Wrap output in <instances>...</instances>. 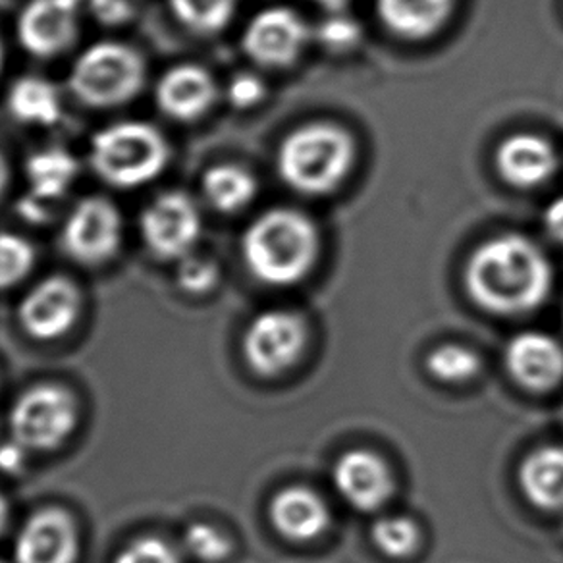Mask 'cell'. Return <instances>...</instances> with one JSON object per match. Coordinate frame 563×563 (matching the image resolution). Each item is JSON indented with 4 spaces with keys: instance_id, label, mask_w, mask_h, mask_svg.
Returning <instances> with one entry per match:
<instances>
[{
    "instance_id": "1",
    "label": "cell",
    "mask_w": 563,
    "mask_h": 563,
    "mask_svg": "<svg viewBox=\"0 0 563 563\" xmlns=\"http://www.w3.org/2000/svg\"><path fill=\"white\" fill-rule=\"evenodd\" d=\"M465 288L488 313L514 317L539 309L552 288V266L521 235L494 238L475 250L465 266Z\"/></svg>"
},
{
    "instance_id": "2",
    "label": "cell",
    "mask_w": 563,
    "mask_h": 563,
    "mask_svg": "<svg viewBox=\"0 0 563 563\" xmlns=\"http://www.w3.org/2000/svg\"><path fill=\"white\" fill-rule=\"evenodd\" d=\"M250 273L268 286H294L317 263L319 234L301 212L273 209L251 222L242 240Z\"/></svg>"
},
{
    "instance_id": "3",
    "label": "cell",
    "mask_w": 563,
    "mask_h": 563,
    "mask_svg": "<svg viewBox=\"0 0 563 563\" xmlns=\"http://www.w3.org/2000/svg\"><path fill=\"white\" fill-rule=\"evenodd\" d=\"M353 157L350 133L332 124L303 125L282 141L278 173L296 191L322 196L344 181Z\"/></svg>"
},
{
    "instance_id": "4",
    "label": "cell",
    "mask_w": 563,
    "mask_h": 563,
    "mask_svg": "<svg viewBox=\"0 0 563 563\" xmlns=\"http://www.w3.org/2000/svg\"><path fill=\"white\" fill-rule=\"evenodd\" d=\"M91 166L102 180L114 188H140L165 170L170 150L153 125L118 122L95 133Z\"/></svg>"
},
{
    "instance_id": "5",
    "label": "cell",
    "mask_w": 563,
    "mask_h": 563,
    "mask_svg": "<svg viewBox=\"0 0 563 563\" xmlns=\"http://www.w3.org/2000/svg\"><path fill=\"white\" fill-rule=\"evenodd\" d=\"M78 422V398L64 384H33L10 407V437L27 452L45 454L58 450L74 434Z\"/></svg>"
},
{
    "instance_id": "6",
    "label": "cell",
    "mask_w": 563,
    "mask_h": 563,
    "mask_svg": "<svg viewBox=\"0 0 563 563\" xmlns=\"http://www.w3.org/2000/svg\"><path fill=\"white\" fill-rule=\"evenodd\" d=\"M145 64L122 43H97L84 51L70 71V87L79 101L91 107H117L140 93Z\"/></svg>"
},
{
    "instance_id": "7",
    "label": "cell",
    "mask_w": 563,
    "mask_h": 563,
    "mask_svg": "<svg viewBox=\"0 0 563 563\" xmlns=\"http://www.w3.org/2000/svg\"><path fill=\"white\" fill-rule=\"evenodd\" d=\"M306 345V319L294 311L273 309L250 322L242 340L243 360L255 375L273 378L294 367Z\"/></svg>"
},
{
    "instance_id": "8",
    "label": "cell",
    "mask_w": 563,
    "mask_h": 563,
    "mask_svg": "<svg viewBox=\"0 0 563 563\" xmlns=\"http://www.w3.org/2000/svg\"><path fill=\"white\" fill-rule=\"evenodd\" d=\"M81 314V291L66 276H48L25 294L18 321L27 336L53 342L66 336Z\"/></svg>"
},
{
    "instance_id": "9",
    "label": "cell",
    "mask_w": 563,
    "mask_h": 563,
    "mask_svg": "<svg viewBox=\"0 0 563 563\" xmlns=\"http://www.w3.org/2000/svg\"><path fill=\"white\" fill-rule=\"evenodd\" d=\"M122 240V219L104 197L79 201L63 228L66 253L79 265L95 266L109 261Z\"/></svg>"
},
{
    "instance_id": "10",
    "label": "cell",
    "mask_w": 563,
    "mask_h": 563,
    "mask_svg": "<svg viewBox=\"0 0 563 563\" xmlns=\"http://www.w3.org/2000/svg\"><path fill=\"white\" fill-rule=\"evenodd\" d=\"M141 235L158 258L188 257L201 235V214L188 196L168 191L141 214Z\"/></svg>"
},
{
    "instance_id": "11",
    "label": "cell",
    "mask_w": 563,
    "mask_h": 563,
    "mask_svg": "<svg viewBox=\"0 0 563 563\" xmlns=\"http://www.w3.org/2000/svg\"><path fill=\"white\" fill-rule=\"evenodd\" d=\"M78 521L63 506L35 509L14 540V563H78Z\"/></svg>"
},
{
    "instance_id": "12",
    "label": "cell",
    "mask_w": 563,
    "mask_h": 563,
    "mask_svg": "<svg viewBox=\"0 0 563 563\" xmlns=\"http://www.w3.org/2000/svg\"><path fill=\"white\" fill-rule=\"evenodd\" d=\"M309 40L306 22L291 9H266L243 32L245 53L261 66L284 68L298 60Z\"/></svg>"
},
{
    "instance_id": "13",
    "label": "cell",
    "mask_w": 563,
    "mask_h": 563,
    "mask_svg": "<svg viewBox=\"0 0 563 563\" xmlns=\"http://www.w3.org/2000/svg\"><path fill=\"white\" fill-rule=\"evenodd\" d=\"M87 0H32L18 20V37L32 55L56 56L78 37L79 7Z\"/></svg>"
},
{
    "instance_id": "14",
    "label": "cell",
    "mask_w": 563,
    "mask_h": 563,
    "mask_svg": "<svg viewBox=\"0 0 563 563\" xmlns=\"http://www.w3.org/2000/svg\"><path fill=\"white\" fill-rule=\"evenodd\" d=\"M332 481L338 494L363 514L383 508L396 486L388 463L368 450L345 452L334 465Z\"/></svg>"
},
{
    "instance_id": "15",
    "label": "cell",
    "mask_w": 563,
    "mask_h": 563,
    "mask_svg": "<svg viewBox=\"0 0 563 563\" xmlns=\"http://www.w3.org/2000/svg\"><path fill=\"white\" fill-rule=\"evenodd\" d=\"M506 368L529 391H550L563 380V345L544 332H521L509 340Z\"/></svg>"
},
{
    "instance_id": "16",
    "label": "cell",
    "mask_w": 563,
    "mask_h": 563,
    "mask_svg": "<svg viewBox=\"0 0 563 563\" xmlns=\"http://www.w3.org/2000/svg\"><path fill=\"white\" fill-rule=\"evenodd\" d=\"M274 531L294 542L319 539L330 525V511L319 494L307 486H288L268 506Z\"/></svg>"
},
{
    "instance_id": "17",
    "label": "cell",
    "mask_w": 563,
    "mask_h": 563,
    "mask_svg": "<svg viewBox=\"0 0 563 563\" xmlns=\"http://www.w3.org/2000/svg\"><path fill=\"white\" fill-rule=\"evenodd\" d=\"M496 166L508 184L529 189L552 178L558 168V157L544 137L534 133H516L496 151Z\"/></svg>"
},
{
    "instance_id": "18",
    "label": "cell",
    "mask_w": 563,
    "mask_h": 563,
    "mask_svg": "<svg viewBox=\"0 0 563 563\" xmlns=\"http://www.w3.org/2000/svg\"><path fill=\"white\" fill-rule=\"evenodd\" d=\"M155 95L158 109L168 117L174 120H196L211 109L217 86L209 71L184 64L166 71L158 81Z\"/></svg>"
},
{
    "instance_id": "19",
    "label": "cell",
    "mask_w": 563,
    "mask_h": 563,
    "mask_svg": "<svg viewBox=\"0 0 563 563\" xmlns=\"http://www.w3.org/2000/svg\"><path fill=\"white\" fill-rule=\"evenodd\" d=\"M519 486L534 508L563 509V446H542L519 465Z\"/></svg>"
},
{
    "instance_id": "20",
    "label": "cell",
    "mask_w": 563,
    "mask_h": 563,
    "mask_svg": "<svg viewBox=\"0 0 563 563\" xmlns=\"http://www.w3.org/2000/svg\"><path fill=\"white\" fill-rule=\"evenodd\" d=\"M454 0H376L384 25L404 40H427L444 25Z\"/></svg>"
},
{
    "instance_id": "21",
    "label": "cell",
    "mask_w": 563,
    "mask_h": 563,
    "mask_svg": "<svg viewBox=\"0 0 563 563\" xmlns=\"http://www.w3.org/2000/svg\"><path fill=\"white\" fill-rule=\"evenodd\" d=\"M30 194L40 203L47 205L70 189L78 176V161L68 151L45 150L35 153L25 166Z\"/></svg>"
},
{
    "instance_id": "22",
    "label": "cell",
    "mask_w": 563,
    "mask_h": 563,
    "mask_svg": "<svg viewBox=\"0 0 563 563\" xmlns=\"http://www.w3.org/2000/svg\"><path fill=\"white\" fill-rule=\"evenodd\" d=\"M9 110L24 124L53 125L63 117V99L47 79L27 76L10 89Z\"/></svg>"
},
{
    "instance_id": "23",
    "label": "cell",
    "mask_w": 563,
    "mask_h": 563,
    "mask_svg": "<svg viewBox=\"0 0 563 563\" xmlns=\"http://www.w3.org/2000/svg\"><path fill=\"white\" fill-rule=\"evenodd\" d=\"M203 194L217 211L235 212L253 201L257 181L242 166H212L203 176Z\"/></svg>"
},
{
    "instance_id": "24",
    "label": "cell",
    "mask_w": 563,
    "mask_h": 563,
    "mask_svg": "<svg viewBox=\"0 0 563 563\" xmlns=\"http://www.w3.org/2000/svg\"><path fill=\"white\" fill-rule=\"evenodd\" d=\"M181 24L199 33H217L234 16L235 0H170Z\"/></svg>"
},
{
    "instance_id": "25",
    "label": "cell",
    "mask_w": 563,
    "mask_h": 563,
    "mask_svg": "<svg viewBox=\"0 0 563 563\" xmlns=\"http://www.w3.org/2000/svg\"><path fill=\"white\" fill-rule=\"evenodd\" d=\"M371 537L375 547L388 558H407L415 554V550L421 544V529L415 523V519L406 516H390L378 519Z\"/></svg>"
},
{
    "instance_id": "26",
    "label": "cell",
    "mask_w": 563,
    "mask_h": 563,
    "mask_svg": "<svg viewBox=\"0 0 563 563\" xmlns=\"http://www.w3.org/2000/svg\"><path fill=\"white\" fill-rule=\"evenodd\" d=\"M427 368L440 383L463 384L481 373V357L463 345H440L427 357Z\"/></svg>"
},
{
    "instance_id": "27",
    "label": "cell",
    "mask_w": 563,
    "mask_h": 563,
    "mask_svg": "<svg viewBox=\"0 0 563 563\" xmlns=\"http://www.w3.org/2000/svg\"><path fill=\"white\" fill-rule=\"evenodd\" d=\"M184 550L201 563H222L234 552V542L219 527L196 521L186 527L181 534Z\"/></svg>"
},
{
    "instance_id": "28",
    "label": "cell",
    "mask_w": 563,
    "mask_h": 563,
    "mask_svg": "<svg viewBox=\"0 0 563 563\" xmlns=\"http://www.w3.org/2000/svg\"><path fill=\"white\" fill-rule=\"evenodd\" d=\"M35 265V250L22 235L0 232V290L25 280Z\"/></svg>"
},
{
    "instance_id": "29",
    "label": "cell",
    "mask_w": 563,
    "mask_h": 563,
    "mask_svg": "<svg viewBox=\"0 0 563 563\" xmlns=\"http://www.w3.org/2000/svg\"><path fill=\"white\" fill-rule=\"evenodd\" d=\"M219 266L211 258L197 257V255L180 258L176 282L186 294L205 296L219 284Z\"/></svg>"
},
{
    "instance_id": "30",
    "label": "cell",
    "mask_w": 563,
    "mask_h": 563,
    "mask_svg": "<svg viewBox=\"0 0 563 563\" xmlns=\"http://www.w3.org/2000/svg\"><path fill=\"white\" fill-rule=\"evenodd\" d=\"M112 563H181L180 555L165 539L145 534L125 544Z\"/></svg>"
},
{
    "instance_id": "31",
    "label": "cell",
    "mask_w": 563,
    "mask_h": 563,
    "mask_svg": "<svg viewBox=\"0 0 563 563\" xmlns=\"http://www.w3.org/2000/svg\"><path fill=\"white\" fill-rule=\"evenodd\" d=\"M317 40L322 47L329 48V51L344 53L360 43L361 27L355 20L344 16L342 12H332L317 27Z\"/></svg>"
},
{
    "instance_id": "32",
    "label": "cell",
    "mask_w": 563,
    "mask_h": 563,
    "mask_svg": "<svg viewBox=\"0 0 563 563\" xmlns=\"http://www.w3.org/2000/svg\"><path fill=\"white\" fill-rule=\"evenodd\" d=\"M265 95V86L255 74H235L228 84V99L238 109L255 107Z\"/></svg>"
},
{
    "instance_id": "33",
    "label": "cell",
    "mask_w": 563,
    "mask_h": 563,
    "mask_svg": "<svg viewBox=\"0 0 563 563\" xmlns=\"http://www.w3.org/2000/svg\"><path fill=\"white\" fill-rule=\"evenodd\" d=\"M89 12L104 25L124 24L132 16V4L128 0H87Z\"/></svg>"
},
{
    "instance_id": "34",
    "label": "cell",
    "mask_w": 563,
    "mask_h": 563,
    "mask_svg": "<svg viewBox=\"0 0 563 563\" xmlns=\"http://www.w3.org/2000/svg\"><path fill=\"white\" fill-rule=\"evenodd\" d=\"M25 455L27 450L10 440L9 444L0 446V471L7 475H20L24 473Z\"/></svg>"
},
{
    "instance_id": "35",
    "label": "cell",
    "mask_w": 563,
    "mask_h": 563,
    "mask_svg": "<svg viewBox=\"0 0 563 563\" xmlns=\"http://www.w3.org/2000/svg\"><path fill=\"white\" fill-rule=\"evenodd\" d=\"M544 228L555 242L563 243V196L548 205L544 211Z\"/></svg>"
},
{
    "instance_id": "36",
    "label": "cell",
    "mask_w": 563,
    "mask_h": 563,
    "mask_svg": "<svg viewBox=\"0 0 563 563\" xmlns=\"http://www.w3.org/2000/svg\"><path fill=\"white\" fill-rule=\"evenodd\" d=\"M314 2L332 14V12H342L352 0H314Z\"/></svg>"
},
{
    "instance_id": "37",
    "label": "cell",
    "mask_w": 563,
    "mask_h": 563,
    "mask_svg": "<svg viewBox=\"0 0 563 563\" xmlns=\"http://www.w3.org/2000/svg\"><path fill=\"white\" fill-rule=\"evenodd\" d=\"M9 500H7V498L0 494V537H2V532L7 531V527H9Z\"/></svg>"
},
{
    "instance_id": "38",
    "label": "cell",
    "mask_w": 563,
    "mask_h": 563,
    "mask_svg": "<svg viewBox=\"0 0 563 563\" xmlns=\"http://www.w3.org/2000/svg\"><path fill=\"white\" fill-rule=\"evenodd\" d=\"M7 184H9V165H7L4 157L0 155V196H2V191L7 188Z\"/></svg>"
},
{
    "instance_id": "39",
    "label": "cell",
    "mask_w": 563,
    "mask_h": 563,
    "mask_svg": "<svg viewBox=\"0 0 563 563\" xmlns=\"http://www.w3.org/2000/svg\"><path fill=\"white\" fill-rule=\"evenodd\" d=\"M2 60H4V51H2V43H0V68H2Z\"/></svg>"
},
{
    "instance_id": "40",
    "label": "cell",
    "mask_w": 563,
    "mask_h": 563,
    "mask_svg": "<svg viewBox=\"0 0 563 563\" xmlns=\"http://www.w3.org/2000/svg\"><path fill=\"white\" fill-rule=\"evenodd\" d=\"M0 563H7V562H2V560H0Z\"/></svg>"
}]
</instances>
